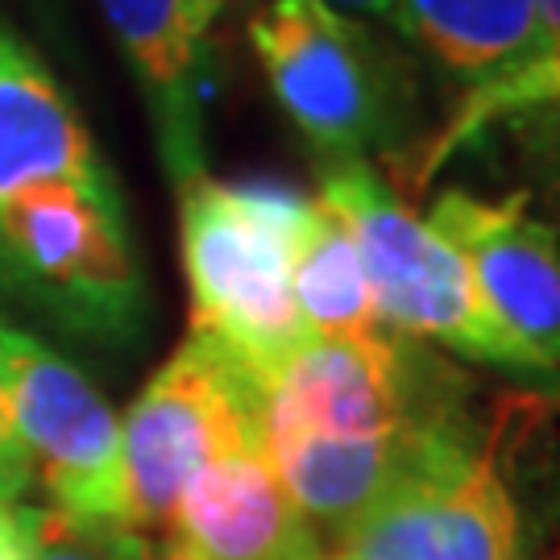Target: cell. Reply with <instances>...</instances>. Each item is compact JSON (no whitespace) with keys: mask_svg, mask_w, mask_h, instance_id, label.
Here are the masks:
<instances>
[{"mask_svg":"<svg viewBox=\"0 0 560 560\" xmlns=\"http://www.w3.org/2000/svg\"><path fill=\"white\" fill-rule=\"evenodd\" d=\"M224 4H229V0H196V9H200V18L208 21V25H212V18L221 13Z\"/></svg>","mask_w":560,"mask_h":560,"instance_id":"19","label":"cell"},{"mask_svg":"<svg viewBox=\"0 0 560 560\" xmlns=\"http://www.w3.org/2000/svg\"><path fill=\"white\" fill-rule=\"evenodd\" d=\"M171 552L179 560H303L320 548L266 444L221 453L183 486L171 515Z\"/></svg>","mask_w":560,"mask_h":560,"instance_id":"10","label":"cell"},{"mask_svg":"<svg viewBox=\"0 0 560 560\" xmlns=\"http://www.w3.org/2000/svg\"><path fill=\"white\" fill-rule=\"evenodd\" d=\"M34 560H162V552L129 523H80L42 506L34 511Z\"/></svg>","mask_w":560,"mask_h":560,"instance_id":"14","label":"cell"},{"mask_svg":"<svg viewBox=\"0 0 560 560\" xmlns=\"http://www.w3.org/2000/svg\"><path fill=\"white\" fill-rule=\"evenodd\" d=\"M402 34L474 92L469 120L560 96L536 0H399Z\"/></svg>","mask_w":560,"mask_h":560,"instance_id":"9","label":"cell"},{"mask_svg":"<svg viewBox=\"0 0 560 560\" xmlns=\"http://www.w3.org/2000/svg\"><path fill=\"white\" fill-rule=\"evenodd\" d=\"M0 560H34V506H0Z\"/></svg>","mask_w":560,"mask_h":560,"instance_id":"16","label":"cell"},{"mask_svg":"<svg viewBox=\"0 0 560 560\" xmlns=\"http://www.w3.org/2000/svg\"><path fill=\"white\" fill-rule=\"evenodd\" d=\"M358 560H536L523 506L481 428L395 481L370 511L332 536Z\"/></svg>","mask_w":560,"mask_h":560,"instance_id":"5","label":"cell"},{"mask_svg":"<svg viewBox=\"0 0 560 560\" xmlns=\"http://www.w3.org/2000/svg\"><path fill=\"white\" fill-rule=\"evenodd\" d=\"M30 457L18 441V428H13V416H9V402H4V390H0V506H18L21 494L30 490Z\"/></svg>","mask_w":560,"mask_h":560,"instance_id":"15","label":"cell"},{"mask_svg":"<svg viewBox=\"0 0 560 560\" xmlns=\"http://www.w3.org/2000/svg\"><path fill=\"white\" fill-rule=\"evenodd\" d=\"M0 390L50 511L80 523H125L120 420L80 365L0 312Z\"/></svg>","mask_w":560,"mask_h":560,"instance_id":"6","label":"cell"},{"mask_svg":"<svg viewBox=\"0 0 560 560\" xmlns=\"http://www.w3.org/2000/svg\"><path fill=\"white\" fill-rule=\"evenodd\" d=\"M291 295L307 337L374 340L378 332H386V324L374 312V295L361 270L353 233L320 200L291 258Z\"/></svg>","mask_w":560,"mask_h":560,"instance_id":"13","label":"cell"},{"mask_svg":"<svg viewBox=\"0 0 560 560\" xmlns=\"http://www.w3.org/2000/svg\"><path fill=\"white\" fill-rule=\"evenodd\" d=\"M104 25L129 62L159 162L175 191L203 171V38L208 21L196 0H96Z\"/></svg>","mask_w":560,"mask_h":560,"instance_id":"11","label":"cell"},{"mask_svg":"<svg viewBox=\"0 0 560 560\" xmlns=\"http://www.w3.org/2000/svg\"><path fill=\"white\" fill-rule=\"evenodd\" d=\"M303 560H358V557H345V552H332V548H312V552H307V557Z\"/></svg>","mask_w":560,"mask_h":560,"instance_id":"20","label":"cell"},{"mask_svg":"<svg viewBox=\"0 0 560 560\" xmlns=\"http://www.w3.org/2000/svg\"><path fill=\"white\" fill-rule=\"evenodd\" d=\"M536 18H540L548 55H552V62L560 67V0H536Z\"/></svg>","mask_w":560,"mask_h":560,"instance_id":"18","label":"cell"},{"mask_svg":"<svg viewBox=\"0 0 560 560\" xmlns=\"http://www.w3.org/2000/svg\"><path fill=\"white\" fill-rule=\"evenodd\" d=\"M30 4H34V9H38V13H42L46 21L55 18V0H30Z\"/></svg>","mask_w":560,"mask_h":560,"instance_id":"21","label":"cell"},{"mask_svg":"<svg viewBox=\"0 0 560 560\" xmlns=\"http://www.w3.org/2000/svg\"><path fill=\"white\" fill-rule=\"evenodd\" d=\"M0 295L88 345H138L150 287L120 187L46 179L0 203Z\"/></svg>","mask_w":560,"mask_h":560,"instance_id":"2","label":"cell"},{"mask_svg":"<svg viewBox=\"0 0 560 560\" xmlns=\"http://www.w3.org/2000/svg\"><path fill=\"white\" fill-rule=\"evenodd\" d=\"M320 203L353 233L361 270L386 328L416 340H441L474 361L506 370H548L486 303L457 249L432 233L361 159L324 166Z\"/></svg>","mask_w":560,"mask_h":560,"instance_id":"3","label":"cell"},{"mask_svg":"<svg viewBox=\"0 0 560 560\" xmlns=\"http://www.w3.org/2000/svg\"><path fill=\"white\" fill-rule=\"evenodd\" d=\"M46 179L117 191L80 108L0 9V203Z\"/></svg>","mask_w":560,"mask_h":560,"instance_id":"12","label":"cell"},{"mask_svg":"<svg viewBox=\"0 0 560 560\" xmlns=\"http://www.w3.org/2000/svg\"><path fill=\"white\" fill-rule=\"evenodd\" d=\"M249 42L275 101L324 166L361 159L386 138L390 75L365 25L324 0H270L249 21Z\"/></svg>","mask_w":560,"mask_h":560,"instance_id":"7","label":"cell"},{"mask_svg":"<svg viewBox=\"0 0 560 560\" xmlns=\"http://www.w3.org/2000/svg\"><path fill=\"white\" fill-rule=\"evenodd\" d=\"M328 9H340V13H361V18H378L386 25L402 30V13L399 0H324Z\"/></svg>","mask_w":560,"mask_h":560,"instance_id":"17","label":"cell"},{"mask_svg":"<svg viewBox=\"0 0 560 560\" xmlns=\"http://www.w3.org/2000/svg\"><path fill=\"white\" fill-rule=\"evenodd\" d=\"M316 203L270 183L179 187V249L191 332L221 340L258 378L307 340L291 295V258Z\"/></svg>","mask_w":560,"mask_h":560,"instance_id":"1","label":"cell"},{"mask_svg":"<svg viewBox=\"0 0 560 560\" xmlns=\"http://www.w3.org/2000/svg\"><path fill=\"white\" fill-rule=\"evenodd\" d=\"M428 229L457 249L494 316L548 370L560 365V245L527 196L478 200L453 187L432 203Z\"/></svg>","mask_w":560,"mask_h":560,"instance_id":"8","label":"cell"},{"mask_svg":"<svg viewBox=\"0 0 560 560\" xmlns=\"http://www.w3.org/2000/svg\"><path fill=\"white\" fill-rule=\"evenodd\" d=\"M266 444L261 386L221 340L187 332L120 420L125 523L171 527L183 486L221 453Z\"/></svg>","mask_w":560,"mask_h":560,"instance_id":"4","label":"cell"}]
</instances>
